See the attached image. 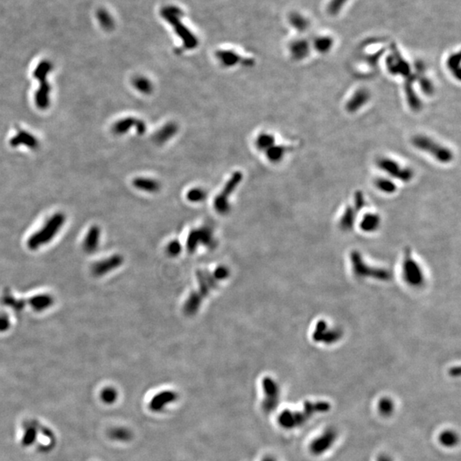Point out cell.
I'll return each mask as SVG.
<instances>
[{
  "instance_id": "6da1fadb",
  "label": "cell",
  "mask_w": 461,
  "mask_h": 461,
  "mask_svg": "<svg viewBox=\"0 0 461 461\" xmlns=\"http://www.w3.org/2000/svg\"><path fill=\"white\" fill-rule=\"evenodd\" d=\"M331 405L327 401H306L302 410H284L279 416L280 426L286 429L300 428L305 425L313 417L324 414L330 410Z\"/></svg>"
},
{
  "instance_id": "7a4b0ae2",
  "label": "cell",
  "mask_w": 461,
  "mask_h": 461,
  "mask_svg": "<svg viewBox=\"0 0 461 461\" xmlns=\"http://www.w3.org/2000/svg\"><path fill=\"white\" fill-rule=\"evenodd\" d=\"M198 289L191 293L184 306V311L187 315H193L200 308L201 303L207 297L219 283L213 273L208 270H199L197 273Z\"/></svg>"
},
{
  "instance_id": "3957f363",
  "label": "cell",
  "mask_w": 461,
  "mask_h": 461,
  "mask_svg": "<svg viewBox=\"0 0 461 461\" xmlns=\"http://www.w3.org/2000/svg\"><path fill=\"white\" fill-rule=\"evenodd\" d=\"M411 141L415 149L426 153L442 164H449L454 160V152L451 149L428 135L418 134Z\"/></svg>"
},
{
  "instance_id": "277c9868",
  "label": "cell",
  "mask_w": 461,
  "mask_h": 461,
  "mask_svg": "<svg viewBox=\"0 0 461 461\" xmlns=\"http://www.w3.org/2000/svg\"><path fill=\"white\" fill-rule=\"evenodd\" d=\"M66 217L63 213H55L40 229L35 232L28 240L29 249L37 250L53 240L65 223Z\"/></svg>"
},
{
  "instance_id": "5b68a950",
  "label": "cell",
  "mask_w": 461,
  "mask_h": 461,
  "mask_svg": "<svg viewBox=\"0 0 461 461\" xmlns=\"http://www.w3.org/2000/svg\"><path fill=\"white\" fill-rule=\"evenodd\" d=\"M377 166L382 172L388 175L389 178H394L404 183L410 182L414 177V172L409 167L389 156H381L377 160Z\"/></svg>"
},
{
  "instance_id": "8992f818",
  "label": "cell",
  "mask_w": 461,
  "mask_h": 461,
  "mask_svg": "<svg viewBox=\"0 0 461 461\" xmlns=\"http://www.w3.org/2000/svg\"><path fill=\"white\" fill-rule=\"evenodd\" d=\"M338 432L334 427H328L309 442V452L315 457H320L331 451L337 443Z\"/></svg>"
},
{
  "instance_id": "52a82bcc",
  "label": "cell",
  "mask_w": 461,
  "mask_h": 461,
  "mask_svg": "<svg viewBox=\"0 0 461 461\" xmlns=\"http://www.w3.org/2000/svg\"><path fill=\"white\" fill-rule=\"evenodd\" d=\"M243 177L244 176H243L242 173L239 171L233 173L231 178L224 185L221 192L214 198L213 207L218 213L220 214H226L229 213L230 210H231V205L229 203L230 197L242 181Z\"/></svg>"
},
{
  "instance_id": "ba28073f",
  "label": "cell",
  "mask_w": 461,
  "mask_h": 461,
  "mask_svg": "<svg viewBox=\"0 0 461 461\" xmlns=\"http://www.w3.org/2000/svg\"><path fill=\"white\" fill-rule=\"evenodd\" d=\"M201 245L210 248L216 247V239L213 236V230L211 226H204L192 230L188 236L186 241L188 251L193 253Z\"/></svg>"
},
{
  "instance_id": "9c48e42d",
  "label": "cell",
  "mask_w": 461,
  "mask_h": 461,
  "mask_svg": "<svg viewBox=\"0 0 461 461\" xmlns=\"http://www.w3.org/2000/svg\"><path fill=\"white\" fill-rule=\"evenodd\" d=\"M366 204L365 197L361 191H357L355 194L353 206L350 205L344 210L343 215L341 217L340 226L344 230H348L353 226L356 219V212L361 210Z\"/></svg>"
},
{
  "instance_id": "30bf717a",
  "label": "cell",
  "mask_w": 461,
  "mask_h": 461,
  "mask_svg": "<svg viewBox=\"0 0 461 461\" xmlns=\"http://www.w3.org/2000/svg\"><path fill=\"white\" fill-rule=\"evenodd\" d=\"M262 388L265 393L262 406L267 412H272L280 401V386L272 378H265L262 381Z\"/></svg>"
},
{
  "instance_id": "8fae6325",
  "label": "cell",
  "mask_w": 461,
  "mask_h": 461,
  "mask_svg": "<svg viewBox=\"0 0 461 461\" xmlns=\"http://www.w3.org/2000/svg\"><path fill=\"white\" fill-rule=\"evenodd\" d=\"M133 128H135L139 135H143L147 129L145 122L142 120L134 117H126L114 123L112 126V132L115 135H123Z\"/></svg>"
},
{
  "instance_id": "7c38bea8",
  "label": "cell",
  "mask_w": 461,
  "mask_h": 461,
  "mask_svg": "<svg viewBox=\"0 0 461 461\" xmlns=\"http://www.w3.org/2000/svg\"><path fill=\"white\" fill-rule=\"evenodd\" d=\"M122 263L123 257L120 254H114L108 258L95 262V264H93L92 267V273L96 277L104 276L118 268Z\"/></svg>"
},
{
  "instance_id": "4fadbf2b",
  "label": "cell",
  "mask_w": 461,
  "mask_h": 461,
  "mask_svg": "<svg viewBox=\"0 0 461 461\" xmlns=\"http://www.w3.org/2000/svg\"><path fill=\"white\" fill-rule=\"evenodd\" d=\"M387 69L389 73L393 75L407 78L411 74V68L407 61L405 60L401 55L394 51L391 56H390L387 61Z\"/></svg>"
},
{
  "instance_id": "5bb4252c",
  "label": "cell",
  "mask_w": 461,
  "mask_h": 461,
  "mask_svg": "<svg viewBox=\"0 0 461 461\" xmlns=\"http://www.w3.org/2000/svg\"><path fill=\"white\" fill-rule=\"evenodd\" d=\"M415 75L410 74L409 76L406 78V81L404 84V92L406 96V100H407L408 107L413 110V111H420L422 108V101L420 100V97L417 93L416 90L414 88L415 85Z\"/></svg>"
},
{
  "instance_id": "9a60e30c",
  "label": "cell",
  "mask_w": 461,
  "mask_h": 461,
  "mask_svg": "<svg viewBox=\"0 0 461 461\" xmlns=\"http://www.w3.org/2000/svg\"><path fill=\"white\" fill-rule=\"evenodd\" d=\"M371 99V93L366 88H359L347 101L345 108L350 113H355L364 108Z\"/></svg>"
},
{
  "instance_id": "2e32d148",
  "label": "cell",
  "mask_w": 461,
  "mask_h": 461,
  "mask_svg": "<svg viewBox=\"0 0 461 461\" xmlns=\"http://www.w3.org/2000/svg\"><path fill=\"white\" fill-rule=\"evenodd\" d=\"M37 80L39 81V87L35 93V105L39 109H46L50 105L51 87L46 78H40Z\"/></svg>"
},
{
  "instance_id": "e0dca14e",
  "label": "cell",
  "mask_w": 461,
  "mask_h": 461,
  "mask_svg": "<svg viewBox=\"0 0 461 461\" xmlns=\"http://www.w3.org/2000/svg\"><path fill=\"white\" fill-rule=\"evenodd\" d=\"M404 276L410 284H420L423 280L422 271L417 262L411 258L406 257L404 261Z\"/></svg>"
},
{
  "instance_id": "ac0fdd59",
  "label": "cell",
  "mask_w": 461,
  "mask_h": 461,
  "mask_svg": "<svg viewBox=\"0 0 461 461\" xmlns=\"http://www.w3.org/2000/svg\"><path fill=\"white\" fill-rule=\"evenodd\" d=\"M177 400V394L173 391H162L153 396L150 402V408L153 412H162L167 406Z\"/></svg>"
},
{
  "instance_id": "d6986e66",
  "label": "cell",
  "mask_w": 461,
  "mask_h": 461,
  "mask_svg": "<svg viewBox=\"0 0 461 461\" xmlns=\"http://www.w3.org/2000/svg\"><path fill=\"white\" fill-rule=\"evenodd\" d=\"M100 237L101 230L99 226H92L83 241V249L88 254L94 253L99 248Z\"/></svg>"
},
{
  "instance_id": "ffe728a7",
  "label": "cell",
  "mask_w": 461,
  "mask_h": 461,
  "mask_svg": "<svg viewBox=\"0 0 461 461\" xmlns=\"http://www.w3.org/2000/svg\"><path fill=\"white\" fill-rule=\"evenodd\" d=\"M10 144L12 147H17L24 144L32 150H36L38 147V141L36 138L26 131L21 130L10 140Z\"/></svg>"
},
{
  "instance_id": "44dd1931",
  "label": "cell",
  "mask_w": 461,
  "mask_h": 461,
  "mask_svg": "<svg viewBox=\"0 0 461 461\" xmlns=\"http://www.w3.org/2000/svg\"><path fill=\"white\" fill-rule=\"evenodd\" d=\"M289 51L293 59L296 61H302L309 56V52H310V45L305 39H297L290 44Z\"/></svg>"
},
{
  "instance_id": "7402d4cb",
  "label": "cell",
  "mask_w": 461,
  "mask_h": 461,
  "mask_svg": "<svg viewBox=\"0 0 461 461\" xmlns=\"http://www.w3.org/2000/svg\"><path fill=\"white\" fill-rule=\"evenodd\" d=\"M178 132V125L175 122H168L156 132L154 141L157 144H163L171 140Z\"/></svg>"
},
{
  "instance_id": "603a6c76",
  "label": "cell",
  "mask_w": 461,
  "mask_h": 461,
  "mask_svg": "<svg viewBox=\"0 0 461 461\" xmlns=\"http://www.w3.org/2000/svg\"><path fill=\"white\" fill-rule=\"evenodd\" d=\"M133 184L134 187L137 188L138 190L149 193L157 192L161 188V184L156 179L147 177H138L134 178Z\"/></svg>"
},
{
  "instance_id": "cb8c5ba5",
  "label": "cell",
  "mask_w": 461,
  "mask_h": 461,
  "mask_svg": "<svg viewBox=\"0 0 461 461\" xmlns=\"http://www.w3.org/2000/svg\"><path fill=\"white\" fill-rule=\"evenodd\" d=\"M54 299L48 294H39L29 300V304L35 311L42 312L52 306Z\"/></svg>"
},
{
  "instance_id": "d4e9b609",
  "label": "cell",
  "mask_w": 461,
  "mask_h": 461,
  "mask_svg": "<svg viewBox=\"0 0 461 461\" xmlns=\"http://www.w3.org/2000/svg\"><path fill=\"white\" fill-rule=\"evenodd\" d=\"M414 75H415V81L420 86L422 93L428 97L434 95L435 86L432 80L426 75H424L423 71L420 70V69L418 70V73H415Z\"/></svg>"
},
{
  "instance_id": "484cf974",
  "label": "cell",
  "mask_w": 461,
  "mask_h": 461,
  "mask_svg": "<svg viewBox=\"0 0 461 461\" xmlns=\"http://www.w3.org/2000/svg\"><path fill=\"white\" fill-rule=\"evenodd\" d=\"M440 445L446 449H452L459 443V436L453 429H444L437 437Z\"/></svg>"
},
{
  "instance_id": "4316f807",
  "label": "cell",
  "mask_w": 461,
  "mask_h": 461,
  "mask_svg": "<svg viewBox=\"0 0 461 461\" xmlns=\"http://www.w3.org/2000/svg\"><path fill=\"white\" fill-rule=\"evenodd\" d=\"M380 216L374 213H367L360 220V227L365 232H374L380 226Z\"/></svg>"
},
{
  "instance_id": "83f0119b",
  "label": "cell",
  "mask_w": 461,
  "mask_h": 461,
  "mask_svg": "<svg viewBox=\"0 0 461 461\" xmlns=\"http://www.w3.org/2000/svg\"><path fill=\"white\" fill-rule=\"evenodd\" d=\"M286 152V147L276 143L265 151L267 160L274 164L282 162Z\"/></svg>"
},
{
  "instance_id": "f1b7e54d",
  "label": "cell",
  "mask_w": 461,
  "mask_h": 461,
  "mask_svg": "<svg viewBox=\"0 0 461 461\" xmlns=\"http://www.w3.org/2000/svg\"><path fill=\"white\" fill-rule=\"evenodd\" d=\"M376 188L385 194H393L397 190V185L389 177H379L374 181Z\"/></svg>"
},
{
  "instance_id": "f546056e",
  "label": "cell",
  "mask_w": 461,
  "mask_h": 461,
  "mask_svg": "<svg viewBox=\"0 0 461 461\" xmlns=\"http://www.w3.org/2000/svg\"><path fill=\"white\" fill-rule=\"evenodd\" d=\"M133 86H134L135 89L137 90L138 92H140V93L144 94V95H149L153 92V89H154V86H153L151 80H149L147 77L143 76V75H138V76L134 77V80H133Z\"/></svg>"
},
{
  "instance_id": "4dcf8cb0",
  "label": "cell",
  "mask_w": 461,
  "mask_h": 461,
  "mask_svg": "<svg viewBox=\"0 0 461 461\" xmlns=\"http://www.w3.org/2000/svg\"><path fill=\"white\" fill-rule=\"evenodd\" d=\"M377 409L379 414L385 418L392 416L395 410V404L391 398L383 397L378 401Z\"/></svg>"
},
{
  "instance_id": "1f68e13d",
  "label": "cell",
  "mask_w": 461,
  "mask_h": 461,
  "mask_svg": "<svg viewBox=\"0 0 461 461\" xmlns=\"http://www.w3.org/2000/svg\"><path fill=\"white\" fill-rule=\"evenodd\" d=\"M217 57L220 64L226 67H233L241 61V58L239 55L232 51H219Z\"/></svg>"
},
{
  "instance_id": "d6a6232c",
  "label": "cell",
  "mask_w": 461,
  "mask_h": 461,
  "mask_svg": "<svg viewBox=\"0 0 461 461\" xmlns=\"http://www.w3.org/2000/svg\"><path fill=\"white\" fill-rule=\"evenodd\" d=\"M275 143H276V140H275L274 135L269 133H262L260 135H258V137L255 140V147L257 148V150H261V151H266Z\"/></svg>"
},
{
  "instance_id": "836d02e7",
  "label": "cell",
  "mask_w": 461,
  "mask_h": 461,
  "mask_svg": "<svg viewBox=\"0 0 461 461\" xmlns=\"http://www.w3.org/2000/svg\"><path fill=\"white\" fill-rule=\"evenodd\" d=\"M447 67L449 72L453 74V76L456 78V80H461V55L460 53H455L451 55L447 60Z\"/></svg>"
},
{
  "instance_id": "e575fe53",
  "label": "cell",
  "mask_w": 461,
  "mask_h": 461,
  "mask_svg": "<svg viewBox=\"0 0 461 461\" xmlns=\"http://www.w3.org/2000/svg\"><path fill=\"white\" fill-rule=\"evenodd\" d=\"M38 431L36 423L29 424V426L26 427L25 432L23 434V438H22L23 446L27 448L29 446L34 445L37 440Z\"/></svg>"
},
{
  "instance_id": "d590c367",
  "label": "cell",
  "mask_w": 461,
  "mask_h": 461,
  "mask_svg": "<svg viewBox=\"0 0 461 461\" xmlns=\"http://www.w3.org/2000/svg\"><path fill=\"white\" fill-rule=\"evenodd\" d=\"M2 302L3 305L8 306L15 312H21L25 308V302L23 300L16 299L11 295V293H5L2 297Z\"/></svg>"
},
{
  "instance_id": "8d00e7d4",
  "label": "cell",
  "mask_w": 461,
  "mask_h": 461,
  "mask_svg": "<svg viewBox=\"0 0 461 461\" xmlns=\"http://www.w3.org/2000/svg\"><path fill=\"white\" fill-rule=\"evenodd\" d=\"M314 46H315V50L318 52L322 53V54H325V53H327V52L331 51L332 47H333V40H332V38H330V37H326V36L319 37V38L317 37V38L315 40V43H314Z\"/></svg>"
},
{
  "instance_id": "74e56055",
  "label": "cell",
  "mask_w": 461,
  "mask_h": 461,
  "mask_svg": "<svg viewBox=\"0 0 461 461\" xmlns=\"http://www.w3.org/2000/svg\"><path fill=\"white\" fill-rule=\"evenodd\" d=\"M108 436L118 442H127L132 438V433L126 428H115L109 430Z\"/></svg>"
},
{
  "instance_id": "f35d334b",
  "label": "cell",
  "mask_w": 461,
  "mask_h": 461,
  "mask_svg": "<svg viewBox=\"0 0 461 461\" xmlns=\"http://www.w3.org/2000/svg\"><path fill=\"white\" fill-rule=\"evenodd\" d=\"M100 398H101V400H102L104 403L107 404V405L114 404L115 401H116V400H117V390H116L115 388H113V387H107V388H105L102 391H101Z\"/></svg>"
},
{
  "instance_id": "ab89813d",
  "label": "cell",
  "mask_w": 461,
  "mask_h": 461,
  "mask_svg": "<svg viewBox=\"0 0 461 461\" xmlns=\"http://www.w3.org/2000/svg\"><path fill=\"white\" fill-rule=\"evenodd\" d=\"M207 197V192L202 188L191 189L187 192V199L191 203H201Z\"/></svg>"
},
{
  "instance_id": "60d3db41",
  "label": "cell",
  "mask_w": 461,
  "mask_h": 461,
  "mask_svg": "<svg viewBox=\"0 0 461 461\" xmlns=\"http://www.w3.org/2000/svg\"><path fill=\"white\" fill-rule=\"evenodd\" d=\"M51 70H52V65L49 62L47 61L42 62L41 64L35 69L34 76L35 77L36 80L40 79V78H46L48 73H50Z\"/></svg>"
},
{
  "instance_id": "b9f144b4",
  "label": "cell",
  "mask_w": 461,
  "mask_h": 461,
  "mask_svg": "<svg viewBox=\"0 0 461 461\" xmlns=\"http://www.w3.org/2000/svg\"><path fill=\"white\" fill-rule=\"evenodd\" d=\"M181 245L179 244L178 241L175 240V241H172L170 243L168 247H167V252L169 255L171 256H175L177 254H179L180 251H181Z\"/></svg>"
},
{
  "instance_id": "7bdbcfd3",
  "label": "cell",
  "mask_w": 461,
  "mask_h": 461,
  "mask_svg": "<svg viewBox=\"0 0 461 461\" xmlns=\"http://www.w3.org/2000/svg\"><path fill=\"white\" fill-rule=\"evenodd\" d=\"M213 274L217 280L221 281V280H226V278H228L230 271L228 270L227 267H224V266H219V267H217L215 270L213 271Z\"/></svg>"
},
{
  "instance_id": "ee69618b",
  "label": "cell",
  "mask_w": 461,
  "mask_h": 461,
  "mask_svg": "<svg viewBox=\"0 0 461 461\" xmlns=\"http://www.w3.org/2000/svg\"><path fill=\"white\" fill-rule=\"evenodd\" d=\"M10 327V320L6 315H0V332L8 331Z\"/></svg>"
},
{
  "instance_id": "f6af8a7d",
  "label": "cell",
  "mask_w": 461,
  "mask_h": 461,
  "mask_svg": "<svg viewBox=\"0 0 461 461\" xmlns=\"http://www.w3.org/2000/svg\"><path fill=\"white\" fill-rule=\"evenodd\" d=\"M377 461H392V460L390 458L389 456H387V455H383V456L379 457Z\"/></svg>"
},
{
  "instance_id": "bcb514c9",
  "label": "cell",
  "mask_w": 461,
  "mask_h": 461,
  "mask_svg": "<svg viewBox=\"0 0 461 461\" xmlns=\"http://www.w3.org/2000/svg\"><path fill=\"white\" fill-rule=\"evenodd\" d=\"M261 461H277V460L273 456H267V457L263 458V460Z\"/></svg>"
}]
</instances>
